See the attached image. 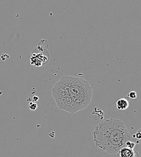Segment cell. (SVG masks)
<instances>
[{
	"label": "cell",
	"mask_w": 141,
	"mask_h": 157,
	"mask_svg": "<svg viewBox=\"0 0 141 157\" xmlns=\"http://www.w3.org/2000/svg\"><path fill=\"white\" fill-rule=\"evenodd\" d=\"M136 143L133 141H128L125 143V146L126 147L130 149H134L136 147Z\"/></svg>",
	"instance_id": "obj_6"
},
{
	"label": "cell",
	"mask_w": 141,
	"mask_h": 157,
	"mask_svg": "<svg viewBox=\"0 0 141 157\" xmlns=\"http://www.w3.org/2000/svg\"><path fill=\"white\" fill-rule=\"evenodd\" d=\"M128 97L132 99H136L137 98V93L135 91H130L128 94Z\"/></svg>",
	"instance_id": "obj_8"
},
{
	"label": "cell",
	"mask_w": 141,
	"mask_h": 157,
	"mask_svg": "<svg viewBox=\"0 0 141 157\" xmlns=\"http://www.w3.org/2000/svg\"><path fill=\"white\" fill-rule=\"evenodd\" d=\"M51 92L58 107L71 114L86 108L92 98V88L87 81L69 76L56 82Z\"/></svg>",
	"instance_id": "obj_1"
},
{
	"label": "cell",
	"mask_w": 141,
	"mask_h": 157,
	"mask_svg": "<svg viewBox=\"0 0 141 157\" xmlns=\"http://www.w3.org/2000/svg\"><path fill=\"white\" fill-rule=\"evenodd\" d=\"M129 106L128 100L126 98H120L117 101L116 108L119 111H124Z\"/></svg>",
	"instance_id": "obj_4"
},
{
	"label": "cell",
	"mask_w": 141,
	"mask_h": 157,
	"mask_svg": "<svg viewBox=\"0 0 141 157\" xmlns=\"http://www.w3.org/2000/svg\"><path fill=\"white\" fill-rule=\"evenodd\" d=\"M31 62L32 65H34L37 67H40L42 65V63L40 62L38 59H37L36 57L32 56L31 57Z\"/></svg>",
	"instance_id": "obj_5"
},
{
	"label": "cell",
	"mask_w": 141,
	"mask_h": 157,
	"mask_svg": "<svg viewBox=\"0 0 141 157\" xmlns=\"http://www.w3.org/2000/svg\"><path fill=\"white\" fill-rule=\"evenodd\" d=\"M132 137L136 138L138 140H141V129H138L136 132V134L133 135Z\"/></svg>",
	"instance_id": "obj_9"
},
{
	"label": "cell",
	"mask_w": 141,
	"mask_h": 157,
	"mask_svg": "<svg viewBox=\"0 0 141 157\" xmlns=\"http://www.w3.org/2000/svg\"><path fill=\"white\" fill-rule=\"evenodd\" d=\"M92 136L95 146L109 154L118 153L132 138L125 124L114 118L98 124L92 132Z\"/></svg>",
	"instance_id": "obj_2"
},
{
	"label": "cell",
	"mask_w": 141,
	"mask_h": 157,
	"mask_svg": "<svg viewBox=\"0 0 141 157\" xmlns=\"http://www.w3.org/2000/svg\"><path fill=\"white\" fill-rule=\"evenodd\" d=\"M28 108L32 110V111H35L38 108V105L35 103V102H30Z\"/></svg>",
	"instance_id": "obj_7"
},
{
	"label": "cell",
	"mask_w": 141,
	"mask_h": 157,
	"mask_svg": "<svg viewBox=\"0 0 141 157\" xmlns=\"http://www.w3.org/2000/svg\"><path fill=\"white\" fill-rule=\"evenodd\" d=\"M39 98L38 97H37V96H33V101H38L39 100Z\"/></svg>",
	"instance_id": "obj_10"
},
{
	"label": "cell",
	"mask_w": 141,
	"mask_h": 157,
	"mask_svg": "<svg viewBox=\"0 0 141 157\" xmlns=\"http://www.w3.org/2000/svg\"><path fill=\"white\" fill-rule=\"evenodd\" d=\"M137 152L134 149H130L126 147L121 149L118 152L117 157H136Z\"/></svg>",
	"instance_id": "obj_3"
}]
</instances>
